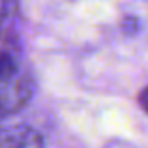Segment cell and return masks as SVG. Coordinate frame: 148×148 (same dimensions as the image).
Wrapping results in <instances>:
<instances>
[{
	"label": "cell",
	"mask_w": 148,
	"mask_h": 148,
	"mask_svg": "<svg viewBox=\"0 0 148 148\" xmlns=\"http://www.w3.org/2000/svg\"><path fill=\"white\" fill-rule=\"evenodd\" d=\"M34 92L30 71L11 51H0V116L17 112Z\"/></svg>",
	"instance_id": "1"
},
{
	"label": "cell",
	"mask_w": 148,
	"mask_h": 148,
	"mask_svg": "<svg viewBox=\"0 0 148 148\" xmlns=\"http://www.w3.org/2000/svg\"><path fill=\"white\" fill-rule=\"evenodd\" d=\"M0 148H43V137L30 126L11 124L0 127Z\"/></svg>",
	"instance_id": "2"
},
{
	"label": "cell",
	"mask_w": 148,
	"mask_h": 148,
	"mask_svg": "<svg viewBox=\"0 0 148 148\" xmlns=\"http://www.w3.org/2000/svg\"><path fill=\"white\" fill-rule=\"evenodd\" d=\"M11 10H15V4H10V2H0V30L4 28L6 21L10 19Z\"/></svg>",
	"instance_id": "3"
},
{
	"label": "cell",
	"mask_w": 148,
	"mask_h": 148,
	"mask_svg": "<svg viewBox=\"0 0 148 148\" xmlns=\"http://www.w3.org/2000/svg\"><path fill=\"white\" fill-rule=\"evenodd\" d=\"M139 105H141V109L145 112H148V84L141 90V94H139Z\"/></svg>",
	"instance_id": "4"
}]
</instances>
